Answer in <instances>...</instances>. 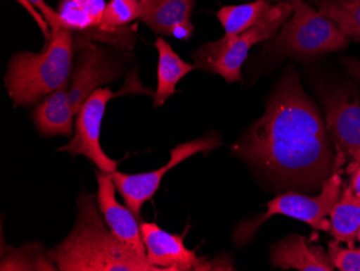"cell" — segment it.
<instances>
[{
    "mask_svg": "<svg viewBox=\"0 0 360 271\" xmlns=\"http://www.w3.org/2000/svg\"><path fill=\"white\" fill-rule=\"evenodd\" d=\"M330 139L298 74L288 70L273 91L264 114L233 151L283 183L316 187L333 172Z\"/></svg>",
    "mask_w": 360,
    "mask_h": 271,
    "instance_id": "1",
    "label": "cell"
},
{
    "mask_svg": "<svg viewBox=\"0 0 360 271\" xmlns=\"http://www.w3.org/2000/svg\"><path fill=\"white\" fill-rule=\"evenodd\" d=\"M78 218L70 236L48 251L62 271H162L112 234L100 214L95 196H79Z\"/></svg>",
    "mask_w": 360,
    "mask_h": 271,
    "instance_id": "2",
    "label": "cell"
},
{
    "mask_svg": "<svg viewBox=\"0 0 360 271\" xmlns=\"http://www.w3.org/2000/svg\"><path fill=\"white\" fill-rule=\"evenodd\" d=\"M75 33L52 28L51 37L39 53L14 54L8 64L6 88L14 107H30L49 94L70 86L74 65Z\"/></svg>",
    "mask_w": 360,
    "mask_h": 271,
    "instance_id": "3",
    "label": "cell"
},
{
    "mask_svg": "<svg viewBox=\"0 0 360 271\" xmlns=\"http://www.w3.org/2000/svg\"><path fill=\"white\" fill-rule=\"evenodd\" d=\"M292 14L271 42L273 53L312 58L345 49L349 38L305 0H288Z\"/></svg>",
    "mask_w": 360,
    "mask_h": 271,
    "instance_id": "4",
    "label": "cell"
},
{
    "mask_svg": "<svg viewBox=\"0 0 360 271\" xmlns=\"http://www.w3.org/2000/svg\"><path fill=\"white\" fill-rule=\"evenodd\" d=\"M150 94L155 92L143 88L139 80L136 70H133L127 76L124 86L119 92H112L110 89H97L84 101L76 115L74 137L70 143L58 149V151L70 153L72 157L84 155L92 161L97 169L104 173H113L118 167V161L113 160L105 153L101 145V127L106 111L107 103L115 98L127 94Z\"/></svg>",
    "mask_w": 360,
    "mask_h": 271,
    "instance_id": "5",
    "label": "cell"
},
{
    "mask_svg": "<svg viewBox=\"0 0 360 271\" xmlns=\"http://www.w3.org/2000/svg\"><path fill=\"white\" fill-rule=\"evenodd\" d=\"M292 14L287 0L284 9L266 23L250 28L236 36H222L215 42H206L192 53L196 70L219 75L228 84L242 82V66L255 44L276 36Z\"/></svg>",
    "mask_w": 360,
    "mask_h": 271,
    "instance_id": "6",
    "label": "cell"
},
{
    "mask_svg": "<svg viewBox=\"0 0 360 271\" xmlns=\"http://www.w3.org/2000/svg\"><path fill=\"white\" fill-rule=\"evenodd\" d=\"M342 189V179L339 170H333V174L321 185L319 196L300 195L290 193L277 196L266 203V212L255 220L244 222L236 232V241L238 244H246L252 240L255 232L266 220L275 215H284L296 218L307 222L317 230L328 232L331 224L327 216L333 206L340 199Z\"/></svg>",
    "mask_w": 360,
    "mask_h": 271,
    "instance_id": "7",
    "label": "cell"
},
{
    "mask_svg": "<svg viewBox=\"0 0 360 271\" xmlns=\"http://www.w3.org/2000/svg\"><path fill=\"white\" fill-rule=\"evenodd\" d=\"M124 63L118 53L81 34L75 33L74 65L68 100L74 114L97 89L120 78Z\"/></svg>",
    "mask_w": 360,
    "mask_h": 271,
    "instance_id": "8",
    "label": "cell"
},
{
    "mask_svg": "<svg viewBox=\"0 0 360 271\" xmlns=\"http://www.w3.org/2000/svg\"><path fill=\"white\" fill-rule=\"evenodd\" d=\"M321 103L326 113V127L335 146L333 170H339L349 158V172L360 165V102L353 90L323 91Z\"/></svg>",
    "mask_w": 360,
    "mask_h": 271,
    "instance_id": "9",
    "label": "cell"
},
{
    "mask_svg": "<svg viewBox=\"0 0 360 271\" xmlns=\"http://www.w3.org/2000/svg\"><path fill=\"white\" fill-rule=\"evenodd\" d=\"M221 145V141L216 134L207 135L193 139L184 144L177 145L171 151L169 163L160 169L145 173L127 174L113 172L112 177L117 190L125 204L133 212L137 220H141V211L143 204L155 197L162 179L167 172L185 161L188 158L199 153H208Z\"/></svg>",
    "mask_w": 360,
    "mask_h": 271,
    "instance_id": "10",
    "label": "cell"
},
{
    "mask_svg": "<svg viewBox=\"0 0 360 271\" xmlns=\"http://www.w3.org/2000/svg\"><path fill=\"white\" fill-rule=\"evenodd\" d=\"M141 232L147 260L162 271L219 270L186 248L185 234L165 232L155 222H141Z\"/></svg>",
    "mask_w": 360,
    "mask_h": 271,
    "instance_id": "11",
    "label": "cell"
},
{
    "mask_svg": "<svg viewBox=\"0 0 360 271\" xmlns=\"http://www.w3.org/2000/svg\"><path fill=\"white\" fill-rule=\"evenodd\" d=\"M95 173L98 185L97 206L109 229L125 246L141 258H147L139 220L127 206H123L117 200V187L113 182L112 173L101 171H95Z\"/></svg>",
    "mask_w": 360,
    "mask_h": 271,
    "instance_id": "12",
    "label": "cell"
},
{
    "mask_svg": "<svg viewBox=\"0 0 360 271\" xmlns=\"http://www.w3.org/2000/svg\"><path fill=\"white\" fill-rule=\"evenodd\" d=\"M141 21L157 35L188 40L193 35L191 15L195 0H141Z\"/></svg>",
    "mask_w": 360,
    "mask_h": 271,
    "instance_id": "13",
    "label": "cell"
},
{
    "mask_svg": "<svg viewBox=\"0 0 360 271\" xmlns=\"http://www.w3.org/2000/svg\"><path fill=\"white\" fill-rule=\"evenodd\" d=\"M271 262L274 267L287 270L333 271L335 265L329 254L319 246H311L307 239L291 234L273 246Z\"/></svg>",
    "mask_w": 360,
    "mask_h": 271,
    "instance_id": "14",
    "label": "cell"
},
{
    "mask_svg": "<svg viewBox=\"0 0 360 271\" xmlns=\"http://www.w3.org/2000/svg\"><path fill=\"white\" fill-rule=\"evenodd\" d=\"M68 87L49 94L32 113V120L41 134L70 137L74 133V117L76 115L68 100Z\"/></svg>",
    "mask_w": 360,
    "mask_h": 271,
    "instance_id": "15",
    "label": "cell"
},
{
    "mask_svg": "<svg viewBox=\"0 0 360 271\" xmlns=\"http://www.w3.org/2000/svg\"><path fill=\"white\" fill-rule=\"evenodd\" d=\"M287 1L271 4L269 0H255L252 3L220 8L216 17L221 23L224 35L236 36L250 28L266 23L280 13Z\"/></svg>",
    "mask_w": 360,
    "mask_h": 271,
    "instance_id": "16",
    "label": "cell"
},
{
    "mask_svg": "<svg viewBox=\"0 0 360 271\" xmlns=\"http://www.w3.org/2000/svg\"><path fill=\"white\" fill-rule=\"evenodd\" d=\"M159 63H158V87L153 95V106L165 104L167 99L176 92V86L186 75L195 70L194 64L185 62L180 58L165 38L158 36L155 42Z\"/></svg>",
    "mask_w": 360,
    "mask_h": 271,
    "instance_id": "17",
    "label": "cell"
},
{
    "mask_svg": "<svg viewBox=\"0 0 360 271\" xmlns=\"http://www.w3.org/2000/svg\"><path fill=\"white\" fill-rule=\"evenodd\" d=\"M330 232L335 242H345L353 246L360 230V197L347 187L341 199L333 206Z\"/></svg>",
    "mask_w": 360,
    "mask_h": 271,
    "instance_id": "18",
    "label": "cell"
},
{
    "mask_svg": "<svg viewBox=\"0 0 360 271\" xmlns=\"http://www.w3.org/2000/svg\"><path fill=\"white\" fill-rule=\"evenodd\" d=\"M335 22L349 38L360 42V0H305Z\"/></svg>",
    "mask_w": 360,
    "mask_h": 271,
    "instance_id": "19",
    "label": "cell"
},
{
    "mask_svg": "<svg viewBox=\"0 0 360 271\" xmlns=\"http://www.w3.org/2000/svg\"><path fill=\"white\" fill-rule=\"evenodd\" d=\"M1 270H58V266L49 258L44 246L28 244L21 248H10L1 260Z\"/></svg>",
    "mask_w": 360,
    "mask_h": 271,
    "instance_id": "20",
    "label": "cell"
},
{
    "mask_svg": "<svg viewBox=\"0 0 360 271\" xmlns=\"http://www.w3.org/2000/svg\"><path fill=\"white\" fill-rule=\"evenodd\" d=\"M329 256L335 268L341 271H360V248H341L338 242H331L329 246Z\"/></svg>",
    "mask_w": 360,
    "mask_h": 271,
    "instance_id": "21",
    "label": "cell"
},
{
    "mask_svg": "<svg viewBox=\"0 0 360 271\" xmlns=\"http://www.w3.org/2000/svg\"><path fill=\"white\" fill-rule=\"evenodd\" d=\"M78 4L79 7L92 18L93 21L96 24V28L92 33L86 35V37L91 38V36L96 32L97 28L100 27L102 23L103 15H104L105 9H106V1L105 0H75Z\"/></svg>",
    "mask_w": 360,
    "mask_h": 271,
    "instance_id": "22",
    "label": "cell"
},
{
    "mask_svg": "<svg viewBox=\"0 0 360 271\" xmlns=\"http://www.w3.org/2000/svg\"><path fill=\"white\" fill-rule=\"evenodd\" d=\"M30 1L32 5L35 6L38 11L44 15V19L48 22L49 26H50L51 30L52 28L58 27L65 28L58 12L52 9L50 6L46 5L44 0H30Z\"/></svg>",
    "mask_w": 360,
    "mask_h": 271,
    "instance_id": "23",
    "label": "cell"
},
{
    "mask_svg": "<svg viewBox=\"0 0 360 271\" xmlns=\"http://www.w3.org/2000/svg\"><path fill=\"white\" fill-rule=\"evenodd\" d=\"M15 1H18L32 15V19L35 20L36 23L38 24L42 33H44L46 42H49V39L51 37V28L49 26L48 22L46 21L44 15L38 11L37 8L32 5L30 0H15Z\"/></svg>",
    "mask_w": 360,
    "mask_h": 271,
    "instance_id": "24",
    "label": "cell"
},
{
    "mask_svg": "<svg viewBox=\"0 0 360 271\" xmlns=\"http://www.w3.org/2000/svg\"><path fill=\"white\" fill-rule=\"evenodd\" d=\"M349 187L357 197H360V165L354 171L353 177H352Z\"/></svg>",
    "mask_w": 360,
    "mask_h": 271,
    "instance_id": "25",
    "label": "cell"
},
{
    "mask_svg": "<svg viewBox=\"0 0 360 271\" xmlns=\"http://www.w3.org/2000/svg\"><path fill=\"white\" fill-rule=\"evenodd\" d=\"M356 70V73H357V77H358V78L360 79V70H359V68H357V70Z\"/></svg>",
    "mask_w": 360,
    "mask_h": 271,
    "instance_id": "26",
    "label": "cell"
},
{
    "mask_svg": "<svg viewBox=\"0 0 360 271\" xmlns=\"http://www.w3.org/2000/svg\"><path fill=\"white\" fill-rule=\"evenodd\" d=\"M273 1H277V3H282V1H287V0H273Z\"/></svg>",
    "mask_w": 360,
    "mask_h": 271,
    "instance_id": "27",
    "label": "cell"
},
{
    "mask_svg": "<svg viewBox=\"0 0 360 271\" xmlns=\"http://www.w3.org/2000/svg\"><path fill=\"white\" fill-rule=\"evenodd\" d=\"M357 240H359V241H360V230H359V232H358V234H357Z\"/></svg>",
    "mask_w": 360,
    "mask_h": 271,
    "instance_id": "28",
    "label": "cell"
}]
</instances>
